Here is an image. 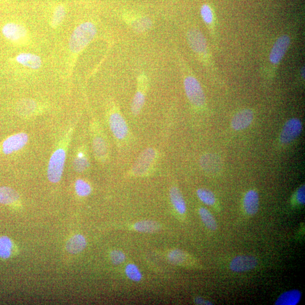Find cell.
Listing matches in <instances>:
<instances>
[{
  "mask_svg": "<svg viewBox=\"0 0 305 305\" xmlns=\"http://www.w3.org/2000/svg\"><path fill=\"white\" fill-rule=\"evenodd\" d=\"M93 150L96 158L100 161H105L108 156V147L106 140L102 136L97 135L93 139Z\"/></svg>",
  "mask_w": 305,
  "mask_h": 305,
  "instance_id": "obj_17",
  "label": "cell"
},
{
  "mask_svg": "<svg viewBox=\"0 0 305 305\" xmlns=\"http://www.w3.org/2000/svg\"><path fill=\"white\" fill-rule=\"evenodd\" d=\"M96 26L91 22H84L74 29L69 42V49L74 53H79L94 39Z\"/></svg>",
  "mask_w": 305,
  "mask_h": 305,
  "instance_id": "obj_1",
  "label": "cell"
},
{
  "mask_svg": "<svg viewBox=\"0 0 305 305\" xmlns=\"http://www.w3.org/2000/svg\"><path fill=\"white\" fill-rule=\"evenodd\" d=\"M199 214L204 225L206 226L207 229L212 230H216L217 228L216 221H215L213 215L211 214L209 210L205 209V208H200Z\"/></svg>",
  "mask_w": 305,
  "mask_h": 305,
  "instance_id": "obj_24",
  "label": "cell"
},
{
  "mask_svg": "<svg viewBox=\"0 0 305 305\" xmlns=\"http://www.w3.org/2000/svg\"><path fill=\"white\" fill-rule=\"evenodd\" d=\"M195 302L197 305H212L213 304L209 302V301H207L204 300L203 298H201V297H197V298L195 300Z\"/></svg>",
  "mask_w": 305,
  "mask_h": 305,
  "instance_id": "obj_36",
  "label": "cell"
},
{
  "mask_svg": "<svg viewBox=\"0 0 305 305\" xmlns=\"http://www.w3.org/2000/svg\"><path fill=\"white\" fill-rule=\"evenodd\" d=\"M66 16L65 7L62 5H59L54 11L53 18H52L51 25L54 28H56L64 21Z\"/></svg>",
  "mask_w": 305,
  "mask_h": 305,
  "instance_id": "obj_29",
  "label": "cell"
},
{
  "mask_svg": "<svg viewBox=\"0 0 305 305\" xmlns=\"http://www.w3.org/2000/svg\"><path fill=\"white\" fill-rule=\"evenodd\" d=\"M19 199V194L13 188L7 187H0V203L10 204L17 202Z\"/></svg>",
  "mask_w": 305,
  "mask_h": 305,
  "instance_id": "obj_22",
  "label": "cell"
},
{
  "mask_svg": "<svg viewBox=\"0 0 305 305\" xmlns=\"http://www.w3.org/2000/svg\"><path fill=\"white\" fill-rule=\"evenodd\" d=\"M2 33L5 38L14 43L25 44L28 40V32L24 25L8 23L3 26Z\"/></svg>",
  "mask_w": 305,
  "mask_h": 305,
  "instance_id": "obj_5",
  "label": "cell"
},
{
  "mask_svg": "<svg viewBox=\"0 0 305 305\" xmlns=\"http://www.w3.org/2000/svg\"><path fill=\"white\" fill-rule=\"evenodd\" d=\"M109 124L115 138L123 140L127 137L129 132L128 125L120 111L115 110L110 114Z\"/></svg>",
  "mask_w": 305,
  "mask_h": 305,
  "instance_id": "obj_6",
  "label": "cell"
},
{
  "mask_svg": "<svg viewBox=\"0 0 305 305\" xmlns=\"http://www.w3.org/2000/svg\"><path fill=\"white\" fill-rule=\"evenodd\" d=\"M291 40L287 35H282L279 38L271 50L270 60L274 64L280 63L283 58L289 46Z\"/></svg>",
  "mask_w": 305,
  "mask_h": 305,
  "instance_id": "obj_11",
  "label": "cell"
},
{
  "mask_svg": "<svg viewBox=\"0 0 305 305\" xmlns=\"http://www.w3.org/2000/svg\"><path fill=\"white\" fill-rule=\"evenodd\" d=\"M197 195L202 202L207 205H213L215 203V197L209 189L201 188L197 191Z\"/></svg>",
  "mask_w": 305,
  "mask_h": 305,
  "instance_id": "obj_27",
  "label": "cell"
},
{
  "mask_svg": "<svg viewBox=\"0 0 305 305\" xmlns=\"http://www.w3.org/2000/svg\"><path fill=\"white\" fill-rule=\"evenodd\" d=\"M86 245L87 241L85 237L81 235H76L67 242L66 249L69 254H77L82 252Z\"/></svg>",
  "mask_w": 305,
  "mask_h": 305,
  "instance_id": "obj_19",
  "label": "cell"
},
{
  "mask_svg": "<svg viewBox=\"0 0 305 305\" xmlns=\"http://www.w3.org/2000/svg\"><path fill=\"white\" fill-rule=\"evenodd\" d=\"M189 46L196 53L203 54L206 51V42L203 33L197 29L189 31L187 34Z\"/></svg>",
  "mask_w": 305,
  "mask_h": 305,
  "instance_id": "obj_14",
  "label": "cell"
},
{
  "mask_svg": "<svg viewBox=\"0 0 305 305\" xmlns=\"http://www.w3.org/2000/svg\"><path fill=\"white\" fill-rule=\"evenodd\" d=\"M12 242L7 236L0 237V257L3 259L9 258L12 250Z\"/></svg>",
  "mask_w": 305,
  "mask_h": 305,
  "instance_id": "obj_25",
  "label": "cell"
},
{
  "mask_svg": "<svg viewBox=\"0 0 305 305\" xmlns=\"http://www.w3.org/2000/svg\"><path fill=\"white\" fill-rule=\"evenodd\" d=\"M75 187L77 195L81 197L87 196L90 195L92 191L90 185L82 179L76 180Z\"/></svg>",
  "mask_w": 305,
  "mask_h": 305,
  "instance_id": "obj_31",
  "label": "cell"
},
{
  "mask_svg": "<svg viewBox=\"0 0 305 305\" xmlns=\"http://www.w3.org/2000/svg\"><path fill=\"white\" fill-rule=\"evenodd\" d=\"M200 165L204 172L209 174H217L222 169V163L216 154L207 153L200 158Z\"/></svg>",
  "mask_w": 305,
  "mask_h": 305,
  "instance_id": "obj_13",
  "label": "cell"
},
{
  "mask_svg": "<svg viewBox=\"0 0 305 305\" xmlns=\"http://www.w3.org/2000/svg\"><path fill=\"white\" fill-rule=\"evenodd\" d=\"M157 158V151L154 148L146 149L137 158L131 169V173L135 177L144 176L154 166Z\"/></svg>",
  "mask_w": 305,
  "mask_h": 305,
  "instance_id": "obj_2",
  "label": "cell"
},
{
  "mask_svg": "<svg viewBox=\"0 0 305 305\" xmlns=\"http://www.w3.org/2000/svg\"><path fill=\"white\" fill-rule=\"evenodd\" d=\"M133 229L137 232L152 233L158 232L161 229V225L155 221L146 220L135 223Z\"/></svg>",
  "mask_w": 305,
  "mask_h": 305,
  "instance_id": "obj_21",
  "label": "cell"
},
{
  "mask_svg": "<svg viewBox=\"0 0 305 305\" xmlns=\"http://www.w3.org/2000/svg\"><path fill=\"white\" fill-rule=\"evenodd\" d=\"M184 88L189 101L196 107H202L206 102L201 84L195 77L188 76L184 80Z\"/></svg>",
  "mask_w": 305,
  "mask_h": 305,
  "instance_id": "obj_4",
  "label": "cell"
},
{
  "mask_svg": "<svg viewBox=\"0 0 305 305\" xmlns=\"http://www.w3.org/2000/svg\"><path fill=\"white\" fill-rule=\"evenodd\" d=\"M73 166L74 170L78 173L83 172L88 168L89 162L84 152H78L77 157L74 160Z\"/></svg>",
  "mask_w": 305,
  "mask_h": 305,
  "instance_id": "obj_26",
  "label": "cell"
},
{
  "mask_svg": "<svg viewBox=\"0 0 305 305\" xmlns=\"http://www.w3.org/2000/svg\"><path fill=\"white\" fill-rule=\"evenodd\" d=\"M257 260L254 256L239 255L232 259L230 263V269L234 272H246L254 269L257 265Z\"/></svg>",
  "mask_w": 305,
  "mask_h": 305,
  "instance_id": "obj_10",
  "label": "cell"
},
{
  "mask_svg": "<svg viewBox=\"0 0 305 305\" xmlns=\"http://www.w3.org/2000/svg\"><path fill=\"white\" fill-rule=\"evenodd\" d=\"M28 140L27 134L24 132L18 133L7 138L2 144L3 153L9 154L22 150Z\"/></svg>",
  "mask_w": 305,
  "mask_h": 305,
  "instance_id": "obj_9",
  "label": "cell"
},
{
  "mask_svg": "<svg viewBox=\"0 0 305 305\" xmlns=\"http://www.w3.org/2000/svg\"><path fill=\"white\" fill-rule=\"evenodd\" d=\"M111 261L115 265H121L125 261L126 256L124 253L121 251L114 250L110 253Z\"/></svg>",
  "mask_w": 305,
  "mask_h": 305,
  "instance_id": "obj_33",
  "label": "cell"
},
{
  "mask_svg": "<svg viewBox=\"0 0 305 305\" xmlns=\"http://www.w3.org/2000/svg\"><path fill=\"white\" fill-rule=\"evenodd\" d=\"M36 107L37 105L35 101L31 99H25L22 100L18 103L17 110L22 115L27 116V115H31L34 113Z\"/></svg>",
  "mask_w": 305,
  "mask_h": 305,
  "instance_id": "obj_23",
  "label": "cell"
},
{
  "mask_svg": "<svg viewBox=\"0 0 305 305\" xmlns=\"http://www.w3.org/2000/svg\"><path fill=\"white\" fill-rule=\"evenodd\" d=\"M201 14H202V16L205 23L210 24L213 22V14L209 6L207 5H203L202 9H201Z\"/></svg>",
  "mask_w": 305,
  "mask_h": 305,
  "instance_id": "obj_34",
  "label": "cell"
},
{
  "mask_svg": "<svg viewBox=\"0 0 305 305\" xmlns=\"http://www.w3.org/2000/svg\"><path fill=\"white\" fill-rule=\"evenodd\" d=\"M152 22L148 18H142L134 22L133 28L138 32H143L150 29L152 26Z\"/></svg>",
  "mask_w": 305,
  "mask_h": 305,
  "instance_id": "obj_32",
  "label": "cell"
},
{
  "mask_svg": "<svg viewBox=\"0 0 305 305\" xmlns=\"http://www.w3.org/2000/svg\"><path fill=\"white\" fill-rule=\"evenodd\" d=\"M259 206L258 193L254 190L249 191L244 199V207L246 213L251 215L255 214L258 211Z\"/></svg>",
  "mask_w": 305,
  "mask_h": 305,
  "instance_id": "obj_16",
  "label": "cell"
},
{
  "mask_svg": "<svg viewBox=\"0 0 305 305\" xmlns=\"http://www.w3.org/2000/svg\"><path fill=\"white\" fill-rule=\"evenodd\" d=\"M303 130V124L299 119L292 118L285 123L280 134V140L282 144L291 143L300 135Z\"/></svg>",
  "mask_w": 305,
  "mask_h": 305,
  "instance_id": "obj_7",
  "label": "cell"
},
{
  "mask_svg": "<svg viewBox=\"0 0 305 305\" xmlns=\"http://www.w3.org/2000/svg\"><path fill=\"white\" fill-rule=\"evenodd\" d=\"M170 197L175 209L180 214H184L187 211L185 200L179 189L174 187L170 191Z\"/></svg>",
  "mask_w": 305,
  "mask_h": 305,
  "instance_id": "obj_18",
  "label": "cell"
},
{
  "mask_svg": "<svg viewBox=\"0 0 305 305\" xmlns=\"http://www.w3.org/2000/svg\"><path fill=\"white\" fill-rule=\"evenodd\" d=\"M66 152L62 148L55 151L50 160L48 167V178L51 183H57L61 180L64 172Z\"/></svg>",
  "mask_w": 305,
  "mask_h": 305,
  "instance_id": "obj_3",
  "label": "cell"
},
{
  "mask_svg": "<svg viewBox=\"0 0 305 305\" xmlns=\"http://www.w3.org/2000/svg\"><path fill=\"white\" fill-rule=\"evenodd\" d=\"M301 75L304 78L305 77V68H303L302 70H301Z\"/></svg>",
  "mask_w": 305,
  "mask_h": 305,
  "instance_id": "obj_37",
  "label": "cell"
},
{
  "mask_svg": "<svg viewBox=\"0 0 305 305\" xmlns=\"http://www.w3.org/2000/svg\"><path fill=\"white\" fill-rule=\"evenodd\" d=\"M168 259L169 261L174 265H180L185 262L187 255L179 249H174L169 253Z\"/></svg>",
  "mask_w": 305,
  "mask_h": 305,
  "instance_id": "obj_28",
  "label": "cell"
},
{
  "mask_svg": "<svg viewBox=\"0 0 305 305\" xmlns=\"http://www.w3.org/2000/svg\"><path fill=\"white\" fill-rule=\"evenodd\" d=\"M147 88V78L146 76L139 77L138 88L132 100L131 111L134 115H139L146 102Z\"/></svg>",
  "mask_w": 305,
  "mask_h": 305,
  "instance_id": "obj_8",
  "label": "cell"
},
{
  "mask_svg": "<svg viewBox=\"0 0 305 305\" xmlns=\"http://www.w3.org/2000/svg\"><path fill=\"white\" fill-rule=\"evenodd\" d=\"M254 114L251 109L241 110L232 118L231 126L233 129L240 131L247 128L254 121Z\"/></svg>",
  "mask_w": 305,
  "mask_h": 305,
  "instance_id": "obj_12",
  "label": "cell"
},
{
  "mask_svg": "<svg viewBox=\"0 0 305 305\" xmlns=\"http://www.w3.org/2000/svg\"><path fill=\"white\" fill-rule=\"evenodd\" d=\"M125 273L129 280L132 281H139L142 279V274H141L138 267L134 264H128L126 267Z\"/></svg>",
  "mask_w": 305,
  "mask_h": 305,
  "instance_id": "obj_30",
  "label": "cell"
},
{
  "mask_svg": "<svg viewBox=\"0 0 305 305\" xmlns=\"http://www.w3.org/2000/svg\"><path fill=\"white\" fill-rule=\"evenodd\" d=\"M302 296L299 290H292L282 293L275 302L276 305H296L298 304Z\"/></svg>",
  "mask_w": 305,
  "mask_h": 305,
  "instance_id": "obj_20",
  "label": "cell"
},
{
  "mask_svg": "<svg viewBox=\"0 0 305 305\" xmlns=\"http://www.w3.org/2000/svg\"><path fill=\"white\" fill-rule=\"evenodd\" d=\"M296 198L297 202L300 204H304L305 203V185L301 187L296 192Z\"/></svg>",
  "mask_w": 305,
  "mask_h": 305,
  "instance_id": "obj_35",
  "label": "cell"
},
{
  "mask_svg": "<svg viewBox=\"0 0 305 305\" xmlns=\"http://www.w3.org/2000/svg\"><path fill=\"white\" fill-rule=\"evenodd\" d=\"M16 61L22 65L32 69L40 68L42 61L39 55L31 53H21L16 57Z\"/></svg>",
  "mask_w": 305,
  "mask_h": 305,
  "instance_id": "obj_15",
  "label": "cell"
}]
</instances>
